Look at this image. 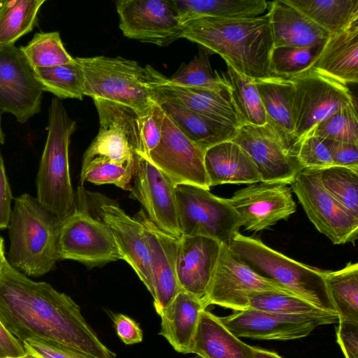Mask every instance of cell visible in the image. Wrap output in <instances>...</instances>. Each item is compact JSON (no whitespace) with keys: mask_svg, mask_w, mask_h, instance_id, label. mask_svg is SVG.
<instances>
[{"mask_svg":"<svg viewBox=\"0 0 358 358\" xmlns=\"http://www.w3.org/2000/svg\"><path fill=\"white\" fill-rule=\"evenodd\" d=\"M0 321L22 343L49 339L94 358H116L67 294L45 282H36L7 261L0 268Z\"/></svg>","mask_w":358,"mask_h":358,"instance_id":"6da1fadb","label":"cell"},{"mask_svg":"<svg viewBox=\"0 0 358 358\" xmlns=\"http://www.w3.org/2000/svg\"><path fill=\"white\" fill-rule=\"evenodd\" d=\"M180 38L217 53L238 73L252 80L272 76L273 48L269 17H200L182 24Z\"/></svg>","mask_w":358,"mask_h":358,"instance_id":"7a4b0ae2","label":"cell"},{"mask_svg":"<svg viewBox=\"0 0 358 358\" xmlns=\"http://www.w3.org/2000/svg\"><path fill=\"white\" fill-rule=\"evenodd\" d=\"M83 76L85 96L126 106L139 116L149 113L156 103L159 87L169 78L150 65L122 57H76Z\"/></svg>","mask_w":358,"mask_h":358,"instance_id":"3957f363","label":"cell"},{"mask_svg":"<svg viewBox=\"0 0 358 358\" xmlns=\"http://www.w3.org/2000/svg\"><path fill=\"white\" fill-rule=\"evenodd\" d=\"M59 221L29 194L14 200L9 224L8 262L26 275L51 271L59 258Z\"/></svg>","mask_w":358,"mask_h":358,"instance_id":"277c9868","label":"cell"},{"mask_svg":"<svg viewBox=\"0 0 358 358\" xmlns=\"http://www.w3.org/2000/svg\"><path fill=\"white\" fill-rule=\"evenodd\" d=\"M76 122L54 97L49 107L48 136L36 176V199L61 223L76 208L69 169V148Z\"/></svg>","mask_w":358,"mask_h":358,"instance_id":"5b68a950","label":"cell"},{"mask_svg":"<svg viewBox=\"0 0 358 358\" xmlns=\"http://www.w3.org/2000/svg\"><path fill=\"white\" fill-rule=\"evenodd\" d=\"M230 250L259 275L271 280L322 310L337 313L323 271L290 259L260 240L235 234Z\"/></svg>","mask_w":358,"mask_h":358,"instance_id":"8992f818","label":"cell"},{"mask_svg":"<svg viewBox=\"0 0 358 358\" xmlns=\"http://www.w3.org/2000/svg\"><path fill=\"white\" fill-rule=\"evenodd\" d=\"M179 229L182 236H201L229 245L242 227L239 215L227 199L193 185L176 186Z\"/></svg>","mask_w":358,"mask_h":358,"instance_id":"52a82bcc","label":"cell"},{"mask_svg":"<svg viewBox=\"0 0 358 358\" xmlns=\"http://www.w3.org/2000/svg\"><path fill=\"white\" fill-rule=\"evenodd\" d=\"M231 141L250 157L262 182L290 185L302 170L295 157L294 142L268 121L261 126L242 125Z\"/></svg>","mask_w":358,"mask_h":358,"instance_id":"ba28073f","label":"cell"},{"mask_svg":"<svg viewBox=\"0 0 358 358\" xmlns=\"http://www.w3.org/2000/svg\"><path fill=\"white\" fill-rule=\"evenodd\" d=\"M292 83V120L295 143L317 124L354 102L350 89L313 71L288 78Z\"/></svg>","mask_w":358,"mask_h":358,"instance_id":"9c48e42d","label":"cell"},{"mask_svg":"<svg viewBox=\"0 0 358 358\" xmlns=\"http://www.w3.org/2000/svg\"><path fill=\"white\" fill-rule=\"evenodd\" d=\"M290 185L309 220L334 244L357 239L358 217L324 189L320 170H301Z\"/></svg>","mask_w":358,"mask_h":358,"instance_id":"30bf717a","label":"cell"},{"mask_svg":"<svg viewBox=\"0 0 358 358\" xmlns=\"http://www.w3.org/2000/svg\"><path fill=\"white\" fill-rule=\"evenodd\" d=\"M59 260L70 259L98 266L122 259L113 236L101 220L78 207L60 223Z\"/></svg>","mask_w":358,"mask_h":358,"instance_id":"8fae6325","label":"cell"},{"mask_svg":"<svg viewBox=\"0 0 358 358\" xmlns=\"http://www.w3.org/2000/svg\"><path fill=\"white\" fill-rule=\"evenodd\" d=\"M278 291L293 294L253 271L222 243L206 298V306L217 305L234 311L249 308V297L256 292Z\"/></svg>","mask_w":358,"mask_h":358,"instance_id":"7c38bea8","label":"cell"},{"mask_svg":"<svg viewBox=\"0 0 358 358\" xmlns=\"http://www.w3.org/2000/svg\"><path fill=\"white\" fill-rule=\"evenodd\" d=\"M115 6L128 38L159 46L180 38L182 23L171 0H118Z\"/></svg>","mask_w":358,"mask_h":358,"instance_id":"4fadbf2b","label":"cell"},{"mask_svg":"<svg viewBox=\"0 0 358 358\" xmlns=\"http://www.w3.org/2000/svg\"><path fill=\"white\" fill-rule=\"evenodd\" d=\"M43 92L20 48L0 47V110L24 124L41 111Z\"/></svg>","mask_w":358,"mask_h":358,"instance_id":"5bb4252c","label":"cell"},{"mask_svg":"<svg viewBox=\"0 0 358 358\" xmlns=\"http://www.w3.org/2000/svg\"><path fill=\"white\" fill-rule=\"evenodd\" d=\"M175 184L210 189L204 151L189 140L164 113L162 137L148 159Z\"/></svg>","mask_w":358,"mask_h":358,"instance_id":"9a60e30c","label":"cell"},{"mask_svg":"<svg viewBox=\"0 0 358 358\" xmlns=\"http://www.w3.org/2000/svg\"><path fill=\"white\" fill-rule=\"evenodd\" d=\"M131 192L148 218L161 230L180 238L176 186L148 159L135 153Z\"/></svg>","mask_w":358,"mask_h":358,"instance_id":"2e32d148","label":"cell"},{"mask_svg":"<svg viewBox=\"0 0 358 358\" xmlns=\"http://www.w3.org/2000/svg\"><path fill=\"white\" fill-rule=\"evenodd\" d=\"M227 200L239 215L242 227L255 232L287 220L296 208L288 185L279 182L250 184Z\"/></svg>","mask_w":358,"mask_h":358,"instance_id":"e0dca14e","label":"cell"},{"mask_svg":"<svg viewBox=\"0 0 358 358\" xmlns=\"http://www.w3.org/2000/svg\"><path fill=\"white\" fill-rule=\"evenodd\" d=\"M219 319L238 338L278 341L303 338L319 326L337 323L314 316L283 315L252 308L234 311Z\"/></svg>","mask_w":358,"mask_h":358,"instance_id":"ac0fdd59","label":"cell"},{"mask_svg":"<svg viewBox=\"0 0 358 358\" xmlns=\"http://www.w3.org/2000/svg\"><path fill=\"white\" fill-rule=\"evenodd\" d=\"M97 212L110 230L122 260L134 269L148 290H152L150 257L147 234L143 223L127 215L117 204L99 201Z\"/></svg>","mask_w":358,"mask_h":358,"instance_id":"d6986e66","label":"cell"},{"mask_svg":"<svg viewBox=\"0 0 358 358\" xmlns=\"http://www.w3.org/2000/svg\"><path fill=\"white\" fill-rule=\"evenodd\" d=\"M135 217L144 225L149 246L154 306L159 315L181 290L176 275L179 238L158 228L141 210Z\"/></svg>","mask_w":358,"mask_h":358,"instance_id":"ffe728a7","label":"cell"},{"mask_svg":"<svg viewBox=\"0 0 358 358\" xmlns=\"http://www.w3.org/2000/svg\"><path fill=\"white\" fill-rule=\"evenodd\" d=\"M222 243L201 236L179 238L176 275L180 289L187 292L206 306L208 287L216 267Z\"/></svg>","mask_w":358,"mask_h":358,"instance_id":"44dd1931","label":"cell"},{"mask_svg":"<svg viewBox=\"0 0 358 358\" xmlns=\"http://www.w3.org/2000/svg\"><path fill=\"white\" fill-rule=\"evenodd\" d=\"M155 101L176 103L206 117L237 129L243 125L228 92L184 87L167 83L157 88Z\"/></svg>","mask_w":358,"mask_h":358,"instance_id":"7402d4cb","label":"cell"},{"mask_svg":"<svg viewBox=\"0 0 358 358\" xmlns=\"http://www.w3.org/2000/svg\"><path fill=\"white\" fill-rule=\"evenodd\" d=\"M273 47H306L325 43L331 34L286 0L268 2Z\"/></svg>","mask_w":358,"mask_h":358,"instance_id":"603a6c76","label":"cell"},{"mask_svg":"<svg viewBox=\"0 0 358 358\" xmlns=\"http://www.w3.org/2000/svg\"><path fill=\"white\" fill-rule=\"evenodd\" d=\"M309 70L345 85L357 84L358 22L339 33L331 34Z\"/></svg>","mask_w":358,"mask_h":358,"instance_id":"cb8c5ba5","label":"cell"},{"mask_svg":"<svg viewBox=\"0 0 358 358\" xmlns=\"http://www.w3.org/2000/svg\"><path fill=\"white\" fill-rule=\"evenodd\" d=\"M204 166L210 187L262 182L250 157L231 141L217 144L206 150Z\"/></svg>","mask_w":358,"mask_h":358,"instance_id":"d4e9b609","label":"cell"},{"mask_svg":"<svg viewBox=\"0 0 358 358\" xmlns=\"http://www.w3.org/2000/svg\"><path fill=\"white\" fill-rule=\"evenodd\" d=\"M206 308L194 295L180 290L159 315V334L176 351L189 354L201 314Z\"/></svg>","mask_w":358,"mask_h":358,"instance_id":"484cf974","label":"cell"},{"mask_svg":"<svg viewBox=\"0 0 358 358\" xmlns=\"http://www.w3.org/2000/svg\"><path fill=\"white\" fill-rule=\"evenodd\" d=\"M189 353L202 358H254L253 347L241 341L219 317L206 310L201 314Z\"/></svg>","mask_w":358,"mask_h":358,"instance_id":"4316f807","label":"cell"},{"mask_svg":"<svg viewBox=\"0 0 358 358\" xmlns=\"http://www.w3.org/2000/svg\"><path fill=\"white\" fill-rule=\"evenodd\" d=\"M169 118L203 151L231 141L237 128L213 120L176 103H158Z\"/></svg>","mask_w":358,"mask_h":358,"instance_id":"83f0119b","label":"cell"},{"mask_svg":"<svg viewBox=\"0 0 358 358\" xmlns=\"http://www.w3.org/2000/svg\"><path fill=\"white\" fill-rule=\"evenodd\" d=\"M182 24L200 17H258L268 8L265 0H171Z\"/></svg>","mask_w":358,"mask_h":358,"instance_id":"f1b7e54d","label":"cell"},{"mask_svg":"<svg viewBox=\"0 0 358 358\" xmlns=\"http://www.w3.org/2000/svg\"><path fill=\"white\" fill-rule=\"evenodd\" d=\"M267 121L282 130L295 143L292 120L293 85L289 78L272 76L254 80Z\"/></svg>","mask_w":358,"mask_h":358,"instance_id":"f546056e","label":"cell"},{"mask_svg":"<svg viewBox=\"0 0 358 358\" xmlns=\"http://www.w3.org/2000/svg\"><path fill=\"white\" fill-rule=\"evenodd\" d=\"M331 35L358 22V0H286Z\"/></svg>","mask_w":358,"mask_h":358,"instance_id":"4dcf8cb0","label":"cell"},{"mask_svg":"<svg viewBox=\"0 0 358 358\" xmlns=\"http://www.w3.org/2000/svg\"><path fill=\"white\" fill-rule=\"evenodd\" d=\"M220 75L243 124H265L267 117L254 80L238 73L228 65L226 72Z\"/></svg>","mask_w":358,"mask_h":358,"instance_id":"1f68e13d","label":"cell"},{"mask_svg":"<svg viewBox=\"0 0 358 358\" xmlns=\"http://www.w3.org/2000/svg\"><path fill=\"white\" fill-rule=\"evenodd\" d=\"M324 280L340 320L358 322V264L337 271H323Z\"/></svg>","mask_w":358,"mask_h":358,"instance_id":"d6a6232c","label":"cell"},{"mask_svg":"<svg viewBox=\"0 0 358 358\" xmlns=\"http://www.w3.org/2000/svg\"><path fill=\"white\" fill-rule=\"evenodd\" d=\"M45 0L4 1L0 8V47L13 45L31 31Z\"/></svg>","mask_w":358,"mask_h":358,"instance_id":"836d02e7","label":"cell"},{"mask_svg":"<svg viewBox=\"0 0 358 358\" xmlns=\"http://www.w3.org/2000/svg\"><path fill=\"white\" fill-rule=\"evenodd\" d=\"M43 91L58 99H83L85 85L82 69L76 59L69 63L33 69Z\"/></svg>","mask_w":358,"mask_h":358,"instance_id":"e575fe53","label":"cell"},{"mask_svg":"<svg viewBox=\"0 0 358 358\" xmlns=\"http://www.w3.org/2000/svg\"><path fill=\"white\" fill-rule=\"evenodd\" d=\"M99 130L83 155V163L102 157L117 164H132L135 152L127 135L116 125L99 119Z\"/></svg>","mask_w":358,"mask_h":358,"instance_id":"d590c367","label":"cell"},{"mask_svg":"<svg viewBox=\"0 0 358 358\" xmlns=\"http://www.w3.org/2000/svg\"><path fill=\"white\" fill-rule=\"evenodd\" d=\"M249 308L283 315H304L339 322L336 313H329L294 294L278 291L256 292L249 297Z\"/></svg>","mask_w":358,"mask_h":358,"instance_id":"8d00e7d4","label":"cell"},{"mask_svg":"<svg viewBox=\"0 0 358 358\" xmlns=\"http://www.w3.org/2000/svg\"><path fill=\"white\" fill-rule=\"evenodd\" d=\"M19 48L32 69L64 64L74 59L64 48L59 31L36 33Z\"/></svg>","mask_w":358,"mask_h":358,"instance_id":"74e56055","label":"cell"},{"mask_svg":"<svg viewBox=\"0 0 358 358\" xmlns=\"http://www.w3.org/2000/svg\"><path fill=\"white\" fill-rule=\"evenodd\" d=\"M207 50L200 51L188 64H182L169 78V83L184 87H194L227 92L228 87L217 71L213 73Z\"/></svg>","mask_w":358,"mask_h":358,"instance_id":"f35d334b","label":"cell"},{"mask_svg":"<svg viewBox=\"0 0 358 358\" xmlns=\"http://www.w3.org/2000/svg\"><path fill=\"white\" fill-rule=\"evenodd\" d=\"M324 43L306 47H273L270 56L272 76L290 78L308 71L320 54Z\"/></svg>","mask_w":358,"mask_h":358,"instance_id":"ab89813d","label":"cell"},{"mask_svg":"<svg viewBox=\"0 0 358 358\" xmlns=\"http://www.w3.org/2000/svg\"><path fill=\"white\" fill-rule=\"evenodd\" d=\"M320 178L324 189L358 217V172L334 165L320 170Z\"/></svg>","mask_w":358,"mask_h":358,"instance_id":"60d3db41","label":"cell"},{"mask_svg":"<svg viewBox=\"0 0 358 358\" xmlns=\"http://www.w3.org/2000/svg\"><path fill=\"white\" fill-rule=\"evenodd\" d=\"M134 164H117L102 157H95L82 163L80 182L95 185L113 184L124 190L130 191L134 174Z\"/></svg>","mask_w":358,"mask_h":358,"instance_id":"b9f144b4","label":"cell"},{"mask_svg":"<svg viewBox=\"0 0 358 358\" xmlns=\"http://www.w3.org/2000/svg\"><path fill=\"white\" fill-rule=\"evenodd\" d=\"M309 133L324 140L358 145V119L355 101L320 122Z\"/></svg>","mask_w":358,"mask_h":358,"instance_id":"7bdbcfd3","label":"cell"},{"mask_svg":"<svg viewBox=\"0 0 358 358\" xmlns=\"http://www.w3.org/2000/svg\"><path fill=\"white\" fill-rule=\"evenodd\" d=\"M295 157L301 169L321 170L334 162L324 140L308 133L294 145Z\"/></svg>","mask_w":358,"mask_h":358,"instance_id":"ee69618b","label":"cell"},{"mask_svg":"<svg viewBox=\"0 0 358 358\" xmlns=\"http://www.w3.org/2000/svg\"><path fill=\"white\" fill-rule=\"evenodd\" d=\"M27 352L40 358H94L57 341L43 338H29L23 343Z\"/></svg>","mask_w":358,"mask_h":358,"instance_id":"f6af8a7d","label":"cell"},{"mask_svg":"<svg viewBox=\"0 0 358 358\" xmlns=\"http://www.w3.org/2000/svg\"><path fill=\"white\" fill-rule=\"evenodd\" d=\"M164 112L160 105L156 102L148 114L141 117V155L148 159L150 152L159 144L162 131V123Z\"/></svg>","mask_w":358,"mask_h":358,"instance_id":"bcb514c9","label":"cell"},{"mask_svg":"<svg viewBox=\"0 0 358 358\" xmlns=\"http://www.w3.org/2000/svg\"><path fill=\"white\" fill-rule=\"evenodd\" d=\"M324 141L334 165L346 167L358 172V145L328 140Z\"/></svg>","mask_w":358,"mask_h":358,"instance_id":"7dc6e473","label":"cell"},{"mask_svg":"<svg viewBox=\"0 0 358 358\" xmlns=\"http://www.w3.org/2000/svg\"><path fill=\"white\" fill-rule=\"evenodd\" d=\"M336 331L338 343L345 358H358V322L340 320Z\"/></svg>","mask_w":358,"mask_h":358,"instance_id":"c3c4849f","label":"cell"},{"mask_svg":"<svg viewBox=\"0 0 358 358\" xmlns=\"http://www.w3.org/2000/svg\"><path fill=\"white\" fill-rule=\"evenodd\" d=\"M13 194L6 173L0 144V229L8 227Z\"/></svg>","mask_w":358,"mask_h":358,"instance_id":"681fc988","label":"cell"},{"mask_svg":"<svg viewBox=\"0 0 358 358\" xmlns=\"http://www.w3.org/2000/svg\"><path fill=\"white\" fill-rule=\"evenodd\" d=\"M113 321L117 334L124 343L131 345L142 341V330L132 319L123 314H117Z\"/></svg>","mask_w":358,"mask_h":358,"instance_id":"f907efd6","label":"cell"},{"mask_svg":"<svg viewBox=\"0 0 358 358\" xmlns=\"http://www.w3.org/2000/svg\"><path fill=\"white\" fill-rule=\"evenodd\" d=\"M26 353L23 344L15 338L0 321V358H17Z\"/></svg>","mask_w":358,"mask_h":358,"instance_id":"816d5d0a","label":"cell"},{"mask_svg":"<svg viewBox=\"0 0 358 358\" xmlns=\"http://www.w3.org/2000/svg\"><path fill=\"white\" fill-rule=\"evenodd\" d=\"M254 358H283L274 352L253 347Z\"/></svg>","mask_w":358,"mask_h":358,"instance_id":"f5cc1de1","label":"cell"},{"mask_svg":"<svg viewBox=\"0 0 358 358\" xmlns=\"http://www.w3.org/2000/svg\"><path fill=\"white\" fill-rule=\"evenodd\" d=\"M5 256L3 240L0 236V268L7 262Z\"/></svg>","mask_w":358,"mask_h":358,"instance_id":"db71d44e","label":"cell"},{"mask_svg":"<svg viewBox=\"0 0 358 358\" xmlns=\"http://www.w3.org/2000/svg\"><path fill=\"white\" fill-rule=\"evenodd\" d=\"M3 112L0 110V144L2 145L4 143L5 141V134L2 130L1 127V116H2Z\"/></svg>","mask_w":358,"mask_h":358,"instance_id":"11a10c76","label":"cell"},{"mask_svg":"<svg viewBox=\"0 0 358 358\" xmlns=\"http://www.w3.org/2000/svg\"><path fill=\"white\" fill-rule=\"evenodd\" d=\"M17 358H40V357L34 354L27 352L24 356H22V357H17Z\"/></svg>","mask_w":358,"mask_h":358,"instance_id":"9f6ffc18","label":"cell"},{"mask_svg":"<svg viewBox=\"0 0 358 358\" xmlns=\"http://www.w3.org/2000/svg\"><path fill=\"white\" fill-rule=\"evenodd\" d=\"M3 2H4V0H0V8L3 5Z\"/></svg>","mask_w":358,"mask_h":358,"instance_id":"6f0895ef","label":"cell"}]
</instances>
